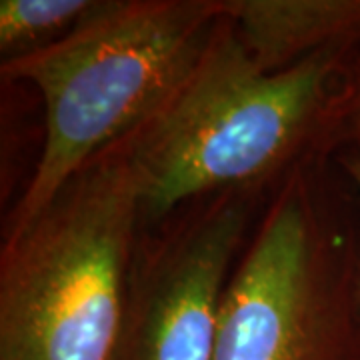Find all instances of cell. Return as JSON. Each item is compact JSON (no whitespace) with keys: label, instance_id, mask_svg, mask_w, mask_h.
I'll return each mask as SVG.
<instances>
[{"label":"cell","instance_id":"3957f363","mask_svg":"<svg viewBox=\"0 0 360 360\" xmlns=\"http://www.w3.org/2000/svg\"><path fill=\"white\" fill-rule=\"evenodd\" d=\"M142 222L122 136L0 250V360H116Z\"/></svg>","mask_w":360,"mask_h":360},{"label":"cell","instance_id":"52a82bcc","mask_svg":"<svg viewBox=\"0 0 360 360\" xmlns=\"http://www.w3.org/2000/svg\"><path fill=\"white\" fill-rule=\"evenodd\" d=\"M101 0H2L0 54L2 60L51 46L65 39Z\"/></svg>","mask_w":360,"mask_h":360},{"label":"cell","instance_id":"277c9868","mask_svg":"<svg viewBox=\"0 0 360 360\" xmlns=\"http://www.w3.org/2000/svg\"><path fill=\"white\" fill-rule=\"evenodd\" d=\"M214 360H360V202L333 158L270 193L222 296Z\"/></svg>","mask_w":360,"mask_h":360},{"label":"cell","instance_id":"ba28073f","mask_svg":"<svg viewBox=\"0 0 360 360\" xmlns=\"http://www.w3.org/2000/svg\"><path fill=\"white\" fill-rule=\"evenodd\" d=\"M354 144H360V46L350 58L330 110L324 155L333 158L338 150Z\"/></svg>","mask_w":360,"mask_h":360},{"label":"cell","instance_id":"5b68a950","mask_svg":"<svg viewBox=\"0 0 360 360\" xmlns=\"http://www.w3.org/2000/svg\"><path fill=\"white\" fill-rule=\"evenodd\" d=\"M272 191L202 196L142 232L116 360H214L222 296Z\"/></svg>","mask_w":360,"mask_h":360},{"label":"cell","instance_id":"7a4b0ae2","mask_svg":"<svg viewBox=\"0 0 360 360\" xmlns=\"http://www.w3.org/2000/svg\"><path fill=\"white\" fill-rule=\"evenodd\" d=\"M219 16L210 0H101L51 46L2 60L44 106V141L2 240L25 231L80 168L155 112L205 49Z\"/></svg>","mask_w":360,"mask_h":360},{"label":"cell","instance_id":"9c48e42d","mask_svg":"<svg viewBox=\"0 0 360 360\" xmlns=\"http://www.w3.org/2000/svg\"><path fill=\"white\" fill-rule=\"evenodd\" d=\"M333 160L336 162V167L340 168V172L347 176L348 182L352 184V188H354L360 202V144L347 146V148L338 150L333 156Z\"/></svg>","mask_w":360,"mask_h":360},{"label":"cell","instance_id":"8992f818","mask_svg":"<svg viewBox=\"0 0 360 360\" xmlns=\"http://www.w3.org/2000/svg\"><path fill=\"white\" fill-rule=\"evenodd\" d=\"M264 72L360 42V0H210Z\"/></svg>","mask_w":360,"mask_h":360},{"label":"cell","instance_id":"6da1fadb","mask_svg":"<svg viewBox=\"0 0 360 360\" xmlns=\"http://www.w3.org/2000/svg\"><path fill=\"white\" fill-rule=\"evenodd\" d=\"M360 42L264 72L220 18L179 86L127 134L141 176L144 231L196 198L276 188L324 155L328 118Z\"/></svg>","mask_w":360,"mask_h":360}]
</instances>
